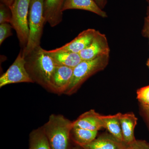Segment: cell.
I'll list each match as a JSON object with an SVG mask.
<instances>
[{
    "label": "cell",
    "mask_w": 149,
    "mask_h": 149,
    "mask_svg": "<svg viewBox=\"0 0 149 149\" xmlns=\"http://www.w3.org/2000/svg\"><path fill=\"white\" fill-rule=\"evenodd\" d=\"M25 68L34 81L50 91V81L56 65L41 46L24 56Z\"/></svg>",
    "instance_id": "1"
},
{
    "label": "cell",
    "mask_w": 149,
    "mask_h": 149,
    "mask_svg": "<svg viewBox=\"0 0 149 149\" xmlns=\"http://www.w3.org/2000/svg\"><path fill=\"white\" fill-rule=\"evenodd\" d=\"M73 121L62 115L52 114L43 126L52 149H70Z\"/></svg>",
    "instance_id": "2"
},
{
    "label": "cell",
    "mask_w": 149,
    "mask_h": 149,
    "mask_svg": "<svg viewBox=\"0 0 149 149\" xmlns=\"http://www.w3.org/2000/svg\"><path fill=\"white\" fill-rule=\"evenodd\" d=\"M45 0H30L28 14L29 36L26 47L21 50L24 56L40 46L43 27L46 22L44 15Z\"/></svg>",
    "instance_id": "3"
},
{
    "label": "cell",
    "mask_w": 149,
    "mask_h": 149,
    "mask_svg": "<svg viewBox=\"0 0 149 149\" xmlns=\"http://www.w3.org/2000/svg\"><path fill=\"white\" fill-rule=\"evenodd\" d=\"M109 59V55L103 56L91 60L81 61L73 68L72 79L64 94L70 95L76 93L89 77L106 68Z\"/></svg>",
    "instance_id": "4"
},
{
    "label": "cell",
    "mask_w": 149,
    "mask_h": 149,
    "mask_svg": "<svg viewBox=\"0 0 149 149\" xmlns=\"http://www.w3.org/2000/svg\"><path fill=\"white\" fill-rule=\"evenodd\" d=\"M30 0H15L10 8L12 13L10 22L16 31L22 49L26 47L29 36L28 14Z\"/></svg>",
    "instance_id": "5"
},
{
    "label": "cell",
    "mask_w": 149,
    "mask_h": 149,
    "mask_svg": "<svg viewBox=\"0 0 149 149\" xmlns=\"http://www.w3.org/2000/svg\"><path fill=\"white\" fill-rule=\"evenodd\" d=\"M24 56L20 51L12 64L0 77V88L14 83H33L25 68Z\"/></svg>",
    "instance_id": "6"
},
{
    "label": "cell",
    "mask_w": 149,
    "mask_h": 149,
    "mask_svg": "<svg viewBox=\"0 0 149 149\" xmlns=\"http://www.w3.org/2000/svg\"><path fill=\"white\" fill-rule=\"evenodd\" d=\"M109 53L110 48L106 36L97 31L91 44L79 54L83 61H87L109 55Z\"/></svg>",
    "instance_id": "7"
},
{
    "label": "cell",
    "mask_w": 149,
    "mask_h": 149,
    "mask_svg": "<svg viewBox=\"0 0 149 149\" xmlns=\"http://www.w3.org/2000/svg\"><path fill=\"white\" fill-rule=\"evenodd\" d=\"M73 68L56 65L50 81V91L57 94L65 93L70 84Z\"/></svg>",
    "instance_id": "8"
},
{
    "label": "cell",
    "mask_w": 149,
    "mask_h": 149,
    "mask_svg": "<svg viewBox=\"0 0 149 149\" xmlns=\"http://www.w3.org/2000/svg\"><path fill=\"white\" fill-rule=\"evenodd\" d=\"M97 32L94 29H88L80 32L71 42L60 47L54 49L56 51H65L80 54L92 42Z\"/></svg>",
    "instance_id": "9"
},
{
    "label": "cell",
    "mask_w": 149,
    "mask_h": 149,
    "mask_svg": "<svg viewBox=\"0 0 149 149\" xmlns=\"http://www.w3.org/2000/svg\"><path fill=\"white\" fill-rule=\"evenodd\" d=\"M80 146L83 149H128V145L109 133H103L91 143Z\"/></svg>",
    "instance_id": "10"
},
{
    "label": "cell",
    "mask_w": 149,
    "mask_h": 149,
    "mask_svg": "<svg viewBox=\"0 0 149 149\" xmlns=\"http://www.w3.org/2000/svg\"><path fill=\"white\" fill-rule=\"evenodd\" d=\"M65 0H45L44 15L46 22L55 27L62 21V8Z\"/></svg>",
    "instance_id": "11"
},
{
    "label": "cell",
    "mask_w": 149,
    "mask_h": 149,
    "mask_svg": "<svg viewBox=\"0 0 149 149\" xmlns=\"http://www.w3.org/2000/svg\"><path fill=\"white\" fill-rule=\"evenodd\" d=\"M101 116V115L94 110H90L81 114L73 121V127L99 131L104 128Z\"/></svg>",
    "instance_id": "12"
},
{
    "label": "cell",
    "mask_w": 149,
    "mask_h": 149,
    "mask_svg": "<svg viewBox=\"0 0 149 149\" xmlns=\"http://www.w3.org/2000/svg\"><path fill=\"white\" fill-rule=\"evenodd\" d=\"M120 125L123 142L129 145L136 140L134 135L138 118L133 112L122 113H120Z\"/></svg>",
    "instance_id": "13"
},
{
    "label": "cell",
    "mask_w": 149,
    "mask_h": 149,
    "mask_svg": "<svg viewBox=\"0 0 149 149\" xmlns=\"http://www.w3.org/2000/svg\"><path fill=\"white\" fill-rule=\"evenodd\" d=\"M70 9L88 11L103 18L108 16L106 12L102 9L94 0H65L63 7V12Z\"/></svg>",
    "instance_id": "14"
},
{
    "label": "cell",
    "mask_w": 149,
    "mask_h": 149,
    "mask_svg": "<svg viewBox=\"0 0 149 149\" xmlns=\"http://www.w3.org/2000/svg\"><path fill=\"white\" fill-rule=\"evenodd\" d=\"M47 51L56 65L74 68L83 61L79 54L65 51H56L54 49Z\"/></svg>",
    "instance_id": "15"
},
{
    "label": "cell",
    "mask_w": 149,
    "mask_h": 149,
    "mask_svg": "<svg viewBox=\"0 0 149 149\" xmlns=\"http://www.w3.org/2000/svg\"><path fill=\"white\" fill-rule=\"evenodd\" d=\"M119 116L120 113L114 115H102V120L104 128L107 129L115 138L123 141Z\"/></svg>",
    "instance_id": "16"
},
{
    "label": "cell",
    "mask_w": 149,
    "mask_h": 149,
    "mask_svg": "<svg viewBox=\"0 0 149 149\" xmlns=\"http://www.w3.org/2000/svg\"><path fill=\"white\" fill-rule=\"evenodd\" d=\"M98 131H94L73 127L71 132V138L76 145L81 146L89 143L97 136Z\"/></svg>",
    "instance_id": "17"
},
{
    "label": "cell",
    "mask_w": 149,
    "mask_h": 149,
    "mask_svg": "<svg viewBox=\"0 0 149 149\" xmlns=\"http://www.w3.org/2000/svg\"><path fill=\"white\" fill-rule=\"evenodd\" d=\"M29 149H52L42 127L30 133Z\"/></svg>",
    "instance_id": "18"
},
{
    "label": "cell",
    "mask_w": 149,
    "mask_h": 149,
    "mask_svg": "<svg viewBox=\"0 0 149 149\" xmlns=\"http://www.w3.org/2000/svg\"><path fill=\"white\" fill-rule=\"evenodd\" d=\"M136 94L140 105L149 106V85L138 89Z\"/></svg>",
    "instance_id": "19"
},
{
    "label": "cell",
    "mask_w": 149,
    "mask_h": 149,
    "mask_svg": "<svg viewBox=\"0 0 149 149\" xmlns=\"http://www.w3.org/2000/svg\"><path fill=\"white\" fill-rule=\"evenodd\" d=\"M12 18V13L9 7L1 3L0 4V24L10 23Z\"/></svg>",
    "instance_id": "20"
},
{
    "label": "cell",
    "mask_w": 149,
    "mask_h": 149,
    "mask_svg": "<svg viewBox=\"0 0 149 149\" xmlns=\"http://www.w3.org/2000/svg\"><path fill=\"white\" fill-rule=\"evenodd\" d=\"M12 27L10 23L0 24V45L8 37L12 35Z\"/></svg>",
    "instance_id": "21"
},
{
    "label": "cell",
    "mask_w": 149,
    "mask_h": 149,
    "mask_svg": "<svg viewBox=\"0 0 149 149\" xmlns=\"http://www.w3.org/2000/svg\"><path fill=\"white\" fill-rule=\"evenodd\" d=\"M128 145V149H149V143L145 140H136Z\"/></svg>",
    "instance_id": "22"
},
{
    "label": "cell",
    "mask_w": 149,
    "mask_h": 149,
    "mask_svg": "<svg viewBox=\"0 0 149 149\" xmlns=\"http://www.w3.org/2000/svg\"><path fill=\"white\" fill-rule=\"evenodd\" d=\"M142 35L144 37H149V15L145 17L144 25L142 31Z\"/></svg>",
    "instance_id": "23"
},
{
    "label": "cell",
    "mask_w": 149,
    "mask_h": 149,
    "mask_svg": "<svg viewBox=\"0 0 149 149\" xmlns=\"http://www.w3.org/2000/svg\"><path fill=\"white\" fill-rule=\"evenodd\" d=\"M141 106V112L148 123L149 128V106Z\"/></svg>",
    "instance_id": "24"
},
{
    "label": "cell",
    "mask_w": 149,
    "mask_h": 149,
    "mask_svg": "<svg viewBox=\"0 0 149 149\" xmlns=\"http://www.w3.org/2000/svg\"><path fill=\"white\" fill-rule=\"evenodd\" d=\"M94 1L97 5L102 10L107 3V0H94Z\"/></svg>",
    "instance_id": "25"
},
{
    "label": "cell",
    "mask_w": 149,
    "mask_h": 149,
    "mask_svg": "<svg viewBox=\"0 0 149 149\" xmlns=\"http://www.w3.org/2000/svg\"><path fill=\"white\" fill-rule=\"evenodd\" d=\"M15 1V0H1V3H3L10 8L12 5Z\"/></svg>",
    "instance_id": "26"
},
{
    "label": "cell",
    "mask_w": 149,
    "mask_h": 149,
    "mask_svg": "<svg viewBox=\"0 0 149 149\" xmlns=\"http://www.w3.org/2000/svg\"><path fill=\"white\" fill-rule=\"evenodd\" d=\"M70 149H83L79 145H76L72 147V148H70Z\"/></svg>",
    "instance_id": "27"
},
{
    "label": "cell",
    "mask_w": 149,
    "mask_h": 149,
    "mask_svg": "<svg viewBox=\"0 0 149 149\" xmlns=\"http://www.w3.org/2000/svg\"><path fill=\"white\" fill-rule=\"evenodd\" d=\"M147 3H148V6L147 8V15H149V0H146Z\"/></svg>",
    "instance_id": "28"
},
{
    "label": "cell",
    "mask_w": 149,
    "mask_h": 149,
    "mask_svg": "<svg viewBox=\"0 0 149 149\" xmlns=\"http://www.w3.org/2000/svg\"><path fill=\"white\" fill-rule=\"evenodd\" d=\"M146 65L147 66H148V68L149 69V57L148 59V61H147L146 63Z\"/></svg>",
    "instance_id": "29"
}]
</instances>
